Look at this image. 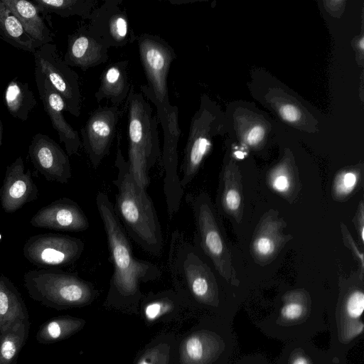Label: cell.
Returning a JSON list of instances; mask_svg holds the SVG:
<instances>
[{
	"label": "cell",
	"instance_id": "2e32d148",
	"mask_svg": "<svg viewBox=\"0 0 364 364\" xmlns=\"http://www.w3.org/2000/svg\"><path fill=\"white\" fill-rule=\"evenodd\" d=\"M30 224L34 228L68 232L85 231L90 226L80 206L66 197L39 209L30 220Z\"/></svg>",
	"mask_w": 364,
	"mask_h": 364
},
{
	"label": "cell",
	"instance_id": "1f68e13d",
	"mask_svg": "<svg viewBox=\"0 0 364 364\" xmlns=\"http://www.w3.org/2000/svg\"><path fill=\"white\" fill-rule=\"evenodd\" d=\"M170 346L160 343L146 350L136 364H168Z\"/></svg>",
	"mask_w": 364,
	"mask_h": 364
},
{
	"label": "cell",
	"instance_id": "44dd1931",
	"mask_svg": "<svg viewBox=\"0 0 364 364\" xmlns=\"http://www.w3.org/2000/svg\"><path fill=\"white\" fill-rule=\"evenodd\" d=\"M128 67L127 60L114 62L106 67L102 73L100 85L95 94L97 102L106 99L113 106L117 107L128 97L132 87Z\"/></svg>",
	"mask_w": 364,
	"mask_h": 364
},
{
	"label": "cell",
	"instance_id": "7c38bea8",
	"mask_svg": "<svg viewBox=\"0 0 364 364\" xmlns=\"http://www.w3.org/2000/svg\"><path fill=\"white\" fill-rule=\"evenodd\" d=\"M212 116L203 100L200 109L191 119L181 166L180 183L184 189L193 180L208 154L211 146Z\"/></svg>",
	"mask_w": 364,
	"mask_h": 364
},
{
	"label": "cell",
	"instance_id": "6da1fadb",
	"mask_svg": "<svg viewBox=\"0 0 364 364\" xmlns=\"http://www.w3.org/2000/svg\"><path fill=\"white\" fill-rule=\"evenodd\" d=\"M117 188L114 209L127 234L144 250L161 254L164 239L159 217L146 188L139 185L129 171L120 147L116 153Z\"/></svg>",
	"mask_w": 364,
	"mask_h": 364
},
{
	"label": "cell",
	"instance_id": "52a82bcc",
	"mask_svg": "<svg viewBox=\"0 0 364 364\" xmlns=\"http://www.w3.org/2000/svg\"><path fill=\"white\" fill-rule=\"evenodd\" d=\"M23 283L33 300L57 309L89 304L97 294L93 285L77 273L50 269L28 271Z\"/></svg>",
	"mask_w": 364,
	"mask_h": 364
},
{
	"label": "cell",
	"instance_id": "ba28073f",
	"mask_svg": "<svg viewBox=\"0 0 364 364\" xmlns=\"http://www.w3.org/2000/svg\"><path fill=\"white\" fill-rule=\"evenodd\" d=\"M84 242L77 237L56 233L30 237L23 246V257L39 269L65 267L82 255Z\"/></svg>",
	"mask_w": 364,
	"mask_h": 364
},
{
	"label": "cell",
	"instance_id": "4316f807",
	"mask_svg": "<svg viewBox=\"0 0 364 364\" xmlns=\"http://www.w3.org/2000/svg\"><path fill=\"white\" fill-rule=\"evenodd\" d=\"M85 321L68 316L53 318L38 329L36 340L41 343H51L65 339L79 331Z\"/></svg>",
	"mask_w": 364,
	"mask_h": 364
},
{
	"label": "cell",
	"instance_id": "74e56055",
	"mask_svg": "<svg viewBox=\"0 0 364 364\" xmlns=\"http://www.w3.org/2000/svg\"><path fill=\"white\" fill-rule=\"evenodd\" d=\"M279 113L284 119L289 122L296 121L299 117L298 110L290 105L282 106L279 109Z\"/></svg>",
	"mask_w": 364,
	"mask_h": 364
},
{
	"label": "cell",
	"instance_id": "60d3db41",
	"mask_svg": "<svg viewBox=\"0 0 364 364\" xmlns=\"http://www.w3.org/2000/svg\"><path fill=\"white\" fill-rule=\"evenodd\" d=\"M363 41H364L363 38H361L360 42V46L362 49L363 48V46H364Z\"/></svg>",
	"mask_w": 364,
	"mask_h": 364
},
{
	"label": "cell",
	"instance_id": "cb8c5ba5",
	"mask_svg": "<svg viewBox=\"0 0 364 364\" xmlns=\"http://www.w3.org/2000/svg\"><path fill=\"white\" fill-rule=\"evenodd\" d=\"M266 181L272 190L289 203L296 200L301 189L297 169L289 160H284L270 169Z\"/></svg>",
	"mask_w": 364,
	"mask_h": 364
},
{
	"label": "cell",
	"instance_id": "f35d334b",
	"mask_svg": "<svg viewBox=\"0 0 364 364\" xmlns=\"http://www.w3.org/2000/svg\"><path fill=\"white\" fill-rule=\"evenodd\" d=\"M291 364H309L308 360L303 356L296 358Z\"/></svg>",
	"mask_w": 364,
	"mask_h": 364
},
{
	"label": "cell",
	"instance_id": "ac0fdd59",
	"mask_svg": "<svg viewBox=\"0 0 364 364\" xmlns=\"http://www.w3.org/2000/svg\"><path fill=\"white\" fill-rule=\"evenodd\" d=\"M109 48L88 26L81 25L68 36V48L64 62L70 67L83 71L106 63Z\"/></svg>",
	"mask_w": 364,
	"mask_h": 364
},
{
	"label": "cell",
	"instance_id": "d590c367",
	"mask_svg": "<svg viewBox=\"0 0 364 364\" xmlns=\"http://www.w3.org/2000/svg\"><path fill=\"white\" fill-rule=\"evenodd\" d=\"M353 222L356 230L360 242L364 243V205L361 200L358 206L356 213L353 218Z\"/></svg>",
	"mask_w": 364,
	"mask_h": 364
},
{
	"label": "cell",
	"instance_id": "d6a6232c",
	"mask_svg": "<svg viewBox=\"0 0 364 364\" xmlns=\"http://www.w3.org/2000/svg\"><path fill=\"white\" fill-rule=\"evenodd\" d=\"M346 311L349 318L357 319L360 317L364 310V293L360 289L351 291L345 303Z\"/></svg>",
	"mask_w": 364,
	"mask_h": 364
},
{
	"label": "cell",
	"instance_id": "ffe728a7",
	"mask_svg": "<svg viewBox=\"0 0 364 364\" xmlns=\"http://www.w3.org/2000/svg\"><path fill=\"white\" fill-rule=\"evenodd\" d=\"M222 341L218 335L196 331L186 337L180 346L181 364H210L220 353Z\"/></svg>",
	"mask_w": 364,
	"mask_h": 364
},
{
	"label": "cell",
	"instance_id": "ab89813d",
	"mask_svg": "<svg viewBox=\"0 0 364 364\" xmlns=\"http://www.w3.org/2000/svg\"><path fill=\"white\" fill-rule=\"evenodd\" d=\"M2 134H3V124H2L1 120L0 119V148L1 146Z\"/></svg>",
	"mask_w": 364,
	"mask_h": 364
},
{
	"label": "cell",
	"instance_id": "7a4b0ae2",
	"mask_svg": "<svg viewBox=\"0 0 364 364\" xmlns=\"http://www.w3.org/2000/svg\"><path fill=\"white\" fill-rule=\"evenodd\" d=\"M95 202L106 235L109 259L113 266L111 294L122 299L136 298L140 294V284L157 279L161 276V271L156 264L134 256L128 235L107 194L98 191Z\"/></svg>",
	"mask_w": 364,
	"mask_h": 364
},
{
	"label": "cell",
	"instance_id": "e0dca14e",
	"mask_svg": "<svg viewBox=\"0 0 364 364\" xmlns=\"http://www.w3.org/2000/svg\"><path fill=\"white\" fill-rule=\"evenodd\" d=\"M38 195V188L30 170L25 169L23 160L18 156L6 167L0 188V202L4 211L14 213L26 203L36 200Z\"/></svg>",
	"mask_w": 364,
	"mask_h": 364
},
{
	"label": "cell",
	"instance_id": "5bb4252c",
	"mask_svg": "<svg viewBox=\"0 0 364 364\" xmlns=\"http://www.w3.org/2000/svg\"><path fill=\"white\" fill-rule=\"evenodd\" d=\"M34 168L50 181L66 183L72 176L68 155L48 135H34L28 146Z\"/></svg>",
	"mask_w": 364,
	"mask_h": 364
},
{
	"label": "cell",
	"instance_id": "e575fe53",
	"mask_svg": "<svg viewBox=\"0 0 364 364\" xmlns=\"http://www.w3.org/2000/svg\"><path fill=\"white\" fill-rule=\"evenodd\" d=\"M341 230L343 237V240L344 245L348 247L353 255L354 257L358 259V263L360 264L361 268V275H363V269H364V259H363V252L360 250L358 246L353 237H352L348 228L343 223H341Z\"/></svg>",
	"mask_w": 364,
	"mask_h": 364
},
{
	"label": "cell",
	"instance_id": "30bf717a",
	"mask_svg": "<svg viewBox=\"0 0 364 364\" xmlns=\"http://www.w3.org/2000/svg\"><path fill=\"white\" fill-rule=\"evenodd\" d=\"M120 114L117 106L99 107L81 129L82 145L95 168L109 153Z\"/></svg>",
	"mask_w": 364,
	"mask_h": 364
},
{
	"label": "cell",
	"instance_id": "603a6c76",
	"mask_svg": "<svg viewBox=\"0 0 364 364\" xmlns=\"http://www.w3.org/2000/svg\"><path fill=\"white\" fill-rule=\"evenodd\" d=\"M28 319L20 293L12 282L0 276V334L16 323Z\"/></svg>",
	"mask_w": 364,
	"mask_h": 364
},
{
	"label": "cell",
	"instance_id": "f1b7e54d",
	"mask_svg": "<svg viewBox=\"0 0 364 364\" xmlns=\"http://www.w3.org/2000/svg\"><path fill=\"white\" fill-rule=\"evenodd\" d=\"M28 319L21 321L0 336V364H11L23 347L28 334Z\"/></svg>",
	"mask_w": 364,
	"mask_h": 364
},
{
	"label": "cell",
	"instance_id": "d6986e66",
	"mask_svg": "<svg viewBox=\"0 0 364 364\" xmlns=\"http://www.w3.org/2000/svg\"><path fill=\"white\" fill-rule=\"evenodd\" d=\"M216 205L225 215L241 223L244 213L242 175L232 161L226 163L220 172Z\"/></svg>",
	"mask_w": 364,
	"mask_h": 364
},
{
	"label": "cell",
	"instance_id": "83f0119b",
	"mask_svg": "<svg viewBox=\"0 0 364 364\" xmlns=\"http://www.w3.org/2000/svg\"><path fill=\"white\" fill-rule=\"evenodd\" d=\"M39 12L53 13L63 18L78 16L89 19L96 0H33Z\"/></svg>",
	"mask_w": 364,
	"mask_h": 364
},
{
	"label": "cell",
	"instance_id": "484cf974",
	"mask_svg": "<svg viewBox=\"0 0 364 364\" xmlns=\"http://www.w3.org/2000/svg\"><path fill=\"white\" fill-rule=\"evenodd\" d=\"M4 98L10 114L21 121L28 119L30 112L37 104L29 85L16 79L8 83Z\"/></svg>",
	"mask_w": 364,
	"mask_h": 364
},
{
	"label": "cell",
	"instance_id": "3957f363",
	"mask_svg": "<svg viewBox=\"0 0 364 364\" xmlns=\"http://www.w3.org/2000/svg\"><path fill=\"white\" fill-rule=\"evenodd\" d=\"M158 119L145 100L132 85L128 95L127 136L129 168L136 181L146 188L149 173L161 155Z\"/></svg>",
	"mask_w": 364,
	"mask_h": 364
},
{
	"label": "cell",
	"instance_id": "4dcf8cb0",
	"mask_svg": "<svg viewBox=\"0 0 364 364\" xmlns=\"http://www.w3.org/2000/svg\"><path fill=\"white\" fill-rule=\"evenodd\" d=\"M169 296V294H163L145 305L144 313L148 321H155L173 309L175 304Z\"/></svg>",
	"mask_w": 364,
	"mask_h": 364
},
{
	"label": "cell",
	"instance_id": "9c48e42d",
	"mask_svg": "<svg viewBox=\"0 0 364 364\" xmlns=\"http://www.w3.org/2000/svg\"><path fill=\"white\" fill-rule=\"evenodd\" d=\"M34 70L40 72L63 99L66 112L79 117L81 108V93L79 77L59 56L53 43H46L33 53Z\"/></svg>",
	"mask_w": 364,
	"mask_h": 364
},
{
	"label": "cell",
	"instance_id": "836d02e7",
	"mask_svg": "<svg viewBox=\"0 0 364 364\" xmlns=\"http://www.w3.org/2000/svg\"><path fill=\"white\" fill-rule=\"evenodd\" d=\"M299 294V292H297V298H296V291L294 293H291V296L289 298V299L282 308L281 314L285 318L294 320L299 318L302 316L305 308L303 304L299 301L298 299Z\"/></svg>",
	"mask_w": 364,
	"mask_h": 364
},
{
	"label": "cell",
	"instance_id": "7402d4cb",
	"mask_svg": "<svg viewBox=\"0 0 364 364\" xmlns=\"http://www.w3.org/2000/svg\"><path fill=\"white\" fill-rule=\"evenodd\" d=\"M20 21L26 32L41 46L53 42L50 29L44 23L37 6L26 0H2Z\"/></svg>",
	"mask_w": 364,
	"mask_h": 364
},
{
	"label": "cell",
	"instance_id": "5b68a950",
	"mask_svg": "<svg viewBox=\"0 0 364 364\" xmlns=\"http://www.w3.org/2000/svg\"><path fill=\"white\" fill-rule=\"evenodd\" d=\"M167 267L173 282L184 289L198 303L217 306V279L205 257L179 230L172 232Z\"/></svg>",
	"mask_w": 364,
	"mask_h": 364
},
{
	"label": "cell",
	"instance_id": "8992f818",
	"mask_svg": "<svg viewBox=\"0 0 364 364\" xmlns=\"http://www.w3.org/2000/svg\"><path fill=\"white\" fill-rule=\"evenodd\" d=\"M136 41L147 80L146 85L140 87L141 91L155 105L160 123L175 122L178 120V109L169 101L168 76L176 54L159 36L142 33Z\"/></svg>",
	"mask_w": 364,
	"mask_h": 364
},
{
	"label": "cell",
	"instance_id": "9a60e30c",
	"mask_svg": "<svg viewBox=\"0 0 364 364\" xmlns=\"http://www.w3.org/2000/svg\"><path fill=\"white\" fill-rule=\"evenodd\" d=\"M34 73L40 98L53 127L58 132L60 141L64 144L68 156L77 154L82 146L81 139L77 132L67 122L63 115V112L66 111L63 99L40 72L34 70Z\"/></svg>",
	"mask_w": 364,
	"mask_h": 364
},
{
	"label": "cell",
	"instance_id": "f546056e",
	"mask_svg": "<svg viewBox=\"0 0 364 364\" xmlns=\"http://www.w3.org/2000/svg\"><path fill=\"white\" fill-rule=\"evenodd\" d=\"M362 170L350 168L341 171L334 177L331 194L335 200H343L350 196L361 186Z\"/></svg>",
	"mask_w": 364,
	"mask_h": 364
},
{
	"label": "cell",
	"instance_id": "d4e9b609",
	"mask_svg": "<svg viewBox=\"0 0 364 364\" xmlns=\"http://www.w3.org/2000/svg\"><path fill=\"white\" fill-rule=\"evenodd\" d=\"M0 36L12 46L33 53L41 46L25 31L11 10L0 0Z\"/></svg>",
	"mask_w": 364,
	"mask_h": 364
},
{
	"label": "cell",
	"instance_id": "277c9868",
	"mask_svg": "<svg viewBox=\"0 0 364 364\" xmlns=\"http://www.w3.org/2000/svg\"><path fill=\"white\" fill-rule=\"evenodd\" d=\"M195 222L193 246L209 259L215 270L227 282L237 285L236 271L229 242L217 208L205 191L186 196Z\"/></svg>",
	"mask_w": 364,
	"mask_h": 364
},
{
	"label": "cell",
	"instance_id": "8fae6325",
	"mask_svg": "<svg viewBox=\"0 0 364 364\" xmlns=\"http://www.w3.org/2000/svg\"><path fill=\"white\" fill-rule=\"evenodd\" d=\"M119 0L105 1L92 11L89 30L110 47H122L136 40L129 16Z\"/></svg>",
	"mask_w": 364,
	"mask_h": 364
},
{
	"label": "cell",
	"instance_id": "8d00e7d4",
	"mask_svg": "<svg viewBox=\"0 0 364 364\" xmlns=\"http://www.w3.org/2000/svg\"><path fill=\"white\" fill-rule=\"evenodd\" d=\"M264 134V131L261 126H255L247 134L245 141L247 144L255 146L262 139Z\"/></svg>",
	"mask_w": 364,
	"mask_h": 364
},
{
	"label": "cell",
	"instance_id": "4fadbf2b",
	"mask_svg": "<svg viewBox=\"0 0 364 364\" xmlns=\"http://www.w3.org/2000/svg\"><path fill=\"white\" fill-rule=\"evenodd\" d=\"M287 223L279 212L270 209L258 222L250 245V252L256 263L265 266L273 262L292 235L284 232Z\"/></svg>",
	"mask_w": 364,
	"mask_h": 364
}]
</instances>
